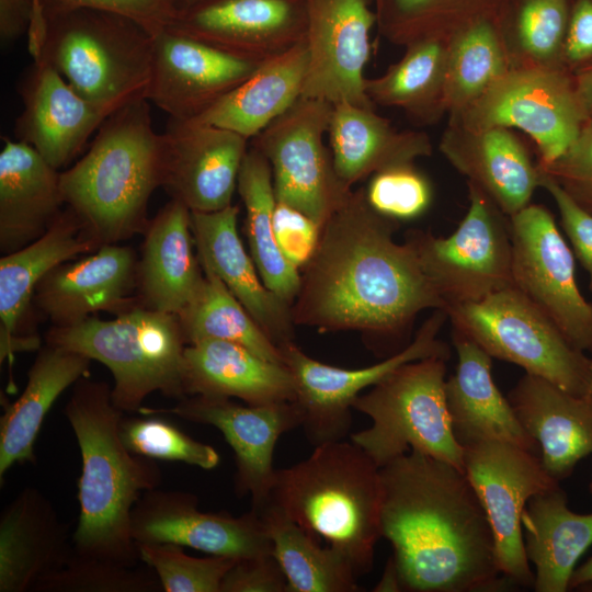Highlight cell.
Returning a JSON list of instances; mask_svg holds the SVG:
<instances>
[{
    "mask_svg": "<svg viewBox=\"0 0 592 592\" xmlns=\"http://www.w3.org/2000/svg\"><path fill=\"white\" fill-rule=\"evenodd\" d=\"M255 510L288 583V592H355L357 574L349 559L306 532L280 508L266 501Z\"/></svg>",
    "mask_w": 592,
    "mask_h": 592,
    "instance_id": "obj_38",
    "label": "cell"
},
{
    "mask_svg": "<svg viewBox=\"0 0 592 592\" xmlns=\"http://www.w3.org/2000/svg\"><path fill=\"white\" fill-rule=\"evenodd\" d=\"M592 584V557L576 568L569 582V590H583Z\"/></svg>",
    "mask_w": 592,
    "mask_h": 592,
    "instance_id": "obj_57",
    "label": "cell"
},
{
    "mask_svg": "<svg viewBox=\"0 0 592 592\" xmlns=\"http://www.w3.org/2000/svg\"><path fill=\"white\" fill-rule=\"evenodd\" d=\"M220 592H288L287 579L272 553L237 559Z\"/></svg>",
    "mask_w": 592,
    "mask_h": 592,
    "instance_id": "obj_52",
    "label": "cell"
},
{
    "mask_svg": "<svg viewBox=\"0 0 592 592\" xmlns=\"http://www.w3.org/2000/svg\"><path fill=\"white\" fill-rule=\"evenodd\" d=\"M19 93L23 111L15 122L16 139L32 146L57 170L78 156L110 116L43 61L33 60Z\"/></svg>",
    "mask_w": 592,
    "mask_h": 592,
    "instance_id": "obj_23",
    "label": "cell"
},
{
    "mask_svg": "<svg viewBox=\"0 0 592 592\" xmlns=\"http://www.w3.org/2000/svg\"><path fill=\"white\" fill-rule=\"evenodd\" d=\"M170 1L175 8L177 12H180L204 0H170Z\"/></svg>",
    "mask_w": 592,
    "mask_h": 592,
    "instance_id": "obj_58",
    "label": "cell"
},
{
    "mask_svg": "<svg viewBox=\"0 0 592 592\" xmlns=\"http://www.w3.org/2000/svg\"><path fill=\"white\" fill-rule=\"evenodd\" d=\"M467 187L468 210L448 237L420 229L405 236L445 311L514 286L510 218L475 183Z\"/></svg>",
    "mask_w": 592,
    "mask_h": 592,
    "instance_id": "obj_10",
    "label": "cell"
},
{
    "mask_svg": "<svg viewBox=\"0 0 592 592\" xmlns=\"http://www.w3.org/2000/svg\"><path fill=\"white\" fill-rule=\"evenodd\" d=\"M163 189L192 212H216L232 205L249 139L197 121L171 119L163 133Z\"/></svg>",
    "mask_w": 592,
    "mask_h": 592,
    "instance_id": "obj_21",
    "label": "cell"
},
{
    "mask_svg": "<svg viewBox=\"0 0 592 592\" xmlns=\"http://www.w3.org/2000/svg\"><path fill=\"white\" fill-rule=\"evenodd\" d=\"M164 177L163 134L144 98L104 119L87 152L60 172V186L66 206L103 246L145 231L148 202Z\"/></svg>",
    "mask_w": 592,
    "mask_h": 592,
    "instance_id": "obj_4",
    "label": "cell"
},
{
    "mask_svg": "<svg viewBox=\"0 0 592 592\" xmlns=\"http://www.w3.org/2000/svg\"><path fill=\"white\" fill-rule=\"evenodd\" d=\"M458 363L445 382V398L453 435L463 447L502 441L540 456L538 444L525 432L513 408L497 387L492 357L471 338L453 328Z\"/></svg>",
    "mask_w": 592,
    "mask_h": 592,
    "instance_id": "obj_26",
    "label": "cell"
},
{
    "mask_svg": "<svg viewBox=\"0 0 592 592\" xmlns=\"http://www.w3.org/2000/svg\"><path fill=\"white\" fill-rule=\"evenodd\" d=\"M183 383L186 397L238 398L252 406L296 399L294 378L285 364L267 361L240 344L223 340L186 345Z\"/></svg>",
    "mask_w": 592,
    "mask_h": 592,
    "instance_id": "obj_30",
    "label": "cell"
},
{
    "mask_svg": "<svg viewBox=\"0 0 592 592\" xmlns=\"http://www.w3.org/2000/svg\"><path fill=\"white\" fill-rule=\"evenodd\" d=\"M267 501L342 553L357 577L371 572L382 537V486L379 468L358 445L322 443L306 459L276 469Z\"/></svg>",
    "mask_w": 592,
    "mask_h": 592,
    "instance_id": "obj_5",
    "label": "cell"
},
{
    "mask_svg": "<svg viewBox=\"0 0 592 592\" xmlns=\"http://www.w3.org/2000/svg\"><path fill=\"white\" fill-rule=\"evenodd\" d=\"M45 340L105 365L114 379L112 400L124 413L138 412L155 391L186 397L187 344L177 315L136 306L110 320L91 316L73 326H52Z\"/></svg>",
    "mask_w": 592,
    "mask_h": 592,
    "instance_id": "obj_7",
    "label": "cell"
},
{
    "mask_svg": "<svg viewBox=\"0 0 592 592\" xmlns=\"http://www.w3.org/2000/svg\"><path fill=\"white\" fill-rule=\"evenodd\" d=\"M64 205L59 170L29 144L5 139L0 152L2 255L43 236Z\"/></svg>",
    "mask_w": 592,
    "mask_h": 592,
    "instance_id": "obj_32",
    "label": "cell"
},
{
    "mask_svg": "<svg viewBox=\"0 0 592 592\" xmlns=\"http://www.w3.org/2000/svg\"><path fill=\"white\" fill-rule=\"evenodd\" d=\"M260 64L167 26L153 35L147 100L171 119H194L249 78Z\"/></svg>",
    "mask_w": 592,
    "mask_h": 592,
    "instance_id": "obj_19",
    "label": "cell"
},
{
    "mask_svg": "<svg viewBox=\"0 0 592 592\" xmlns=\"http://www.w3.org/2000/svg\"><path fill=\"white\" fill-rule=\"evenodd\" d=\"M335 173L349 189L385 169L430 157L433 146L422 130H398L375 112L348 102L332 104L328 128Z\"/></svg>",
    "mask_w": 592,
    "mask_h": 592,
    "instance_id": "obj_33",
    "label": "cell"
},
{
    "mask_svg": "<svg viewBox=\"0 0 592 592\" xmlns=\"http://www.w3.org/2000/svg\"><path fill=\"white\" fill-rule=\"evenodd\" d=\"M72 553V535L53 503L26 487L0 515V592H27L60 569Z\"/></svg>",
    "mask_w": 592,
    "mask_h": 592,
    "instance_id": "obj_28",
    "label": "cell"
},
{
    "mask_svg": "<svg viewBox=\"0 0 592 592\" xmlns=\"http://www.w3.org/2000/svg\"><path fill=\"white\" fill-rule=\"evenodd\" d=\"M538 170L550 178L581 208L592 214V115L569 148Z\"/></svg>",
    "mask_w": 592,
    "mask_h": 592,
    "instance_id": "obj_48",
    "label": "cell"
},
{
    "mask_svg": "<svg viewBox=\"0 0 592 592\" xmlns=\"http://www.w3.org/2000/svg\"><path fill=\"white\" fill-rule=\"evenodd\" d=\"M308 67L305 41L262 61L243 82L193 121L253 138L300 96Z\"/></svg>",
    "mask_w": 592,
    "mask_h": 592,
    "instance_id": "obj_36",
    "label": "cell"
},
{
    "mask_svg": "<svg viewBox=\"0 0 592 592\" xmlns=\"http://www.w3.org/2000/svg\"><path fill=\"white\" fill-rule=\"evenodd\" d=\"M307 0H204L177 13L172 30L262 62L305 41Z\"/></svg>",
    "mask_w": 592,
    "mask_h": 592,
    "instance_id": "obj_20",
    "label": "cell"
},
{
    "mask_svg": "<svg viewBox=\"0 0 592 592\" xmlns=\"http://www.w3.org/2000/svg\"><path fill=\"white\" fill-rule=\"evenodd\" d=\"M119 433L130 452L155 460L182 462L205 470L216 468L220 462L212 445L157 417L123 415Z\"/></svg>",
    "mask_w": 592,
    "mask_h": 592,
    "instance_id": "obj_44",
    "label": "cell"
},
{
    "mask_svg": "<svg viewBox=\"0 0 592 592\" xmlns=\"http://www.w3.org/2000/svg\"><path fill=\"white\" fill-rule=\"evenodd\" d=\"M238 205L216 212H192L191 228L202 267L212 271L281 349L295 341L291 306L261 280L239 234Z\"/></svg>",
    "mask_w": 592,
    "mask_h": 592,
    "instance_id": "obj_24",
    "label": "cell"
},
{
    "mask_svg": "<svg viewBox=\"0 0 592 592\" xmlns=\"http://www.w3.org/2000/svg\"><path fill=\"white\" fill-rule=\"evenodd\" d=\"M237 191L246 209L244 230L250 255L264 285L289 306L300 287V272L281 252L273 229L276 197L266 158L250 146L242 161Z\"/></svg>",
    "mask_w": 592,
    "mask_h": 592,
    "instance_id": "obj_39",
    "label": "cell"
},
{
    "mask_svg": "<svg viewBox=\"0 0 592 592\" xmlns=\"http://www.w3.org/2000/svg\"><path fill=\"white\" fill-rule=\"evenodd\" d=\"M137 298L146 308L179 315L204 276L191 228V210L171 198L145 229Z\"/></svg>",
    "mask_w": 592,
    "mask_h": 592,
    "instance_id": "obj_29",
    "label": "cell"
},
{
    "mask_svg": "<svg viewBox=\"0 0 592 592\" xmlns=\"http://www.w3.org/2000/svg\"><path fill=\"white\" fill-rule=\"evenodd\" d=\"M132 536L136 544L169 543L234 559L272 553L255 510L240 516L203 512L195 494L159 487L144 492L134 505Z\"/></svg>",
    "mask_w": 592,
    "mask_h": 592,
    "instance_id": "obj_18",
    "label": "cell"
},
{
    "mask_svg": "<svg viewBox=\"0 0 592 592\" xmlns=\"http://www.w3.org/2000/svg\"><path fill=\"white\" fill-rule=\"evenodd\" d=\"M508 400L525 432L538 444L546 471L557 481L592 454V392L577 396L525 373Z\"/></svg>",
    "mask_w": 592,
    "mask_h": 592,
    "instance_id": "obj_27",
    "label": "cell"
},
{
    "mask_svg": "<svg viewBox=\"0 0 592 592\" xmlns=\"http://www.w3.org/2000/svg\"><path fill=\"white\" fill-rule=\"evenodd\" d=\"M26 35L33 60L49 65L110 115L147 99L153 34L137 21L95 9L45 16L34 4Z\"/></svg>",
    "mask_w": 592,
    "mask_h": 592,
    "instance_id": "obj_6",
    "label": "cell"
},
{
    "mask_svg": "<svg viewBox=\"0 0 592 592\" xmlns=\"http://www.w3.org/2000/svg\"><path fill=\"white\" fill-rule=\"evenodd\" d=\"M439 149L509 217L527 206L539 187L537 162L511 128L447 124Z\"/></svg>",
    "mask_w": 592,
    "mask_h": 592,
    "instance_id": "obj_25",
    "label": "cell"
},
{
    "mask_svg": "<svg viewBox=\"0 0 592 592\" xmlns=\"http://www.w3.org/2000/svg\"><path fill=\"white\" fill-rule=\"evenodd\" d=\"M405 48L382 76L365 78L364 91L375 105L400 109L415 125H433L446 115L448 44L424 39Z\"/></svg>",
    "mask_w": 592,
    "mask_h": 592,
    "instance_id": "obj_37",
    "label": "cell"
},
{
    "mask_svg": "<svg viewBox=\"0 0 592 592\" xmlns=\"http://www.w3.org/2000/svg\"><path fill=\"white\" fill-rule=\"evenodd\" d=\"M45 16L78 9H95L130 18L153 35L169 26L177 16L170 0H34Z\"/></svg>",
    "mask_w": 592,
    "mask_h": 592,
    "instance_id": "obj_49",
    "label": "cell"
},
{
    "mask_svg": "<svg viewBox=\"0 0 592 592\" xmlns=\"http://www.w3.org/2000/svg\"><path fill=\"white\" fill-rule=\"evenodd\" d=\"M203 281L178 319L186 341L223 340L240 344L259 356L280 364V348L260 328L219 277L204 269Z\"/></svg>",
    "mask_w": 592,
    "mask_h": 592,
    "instance_id": "obj_41",
    "label": "cell"
},
{
    "mask_svg": "<svg viewBox=\"0 0 592 592\" xmlns=\"http://www.w3.org/2000/svg\"><path fill=\"white\" fill-rule=\"evenodd\" d=\"M582 591H592V584L591 585H588L585 587Z\"/></svg>",
    "mask_w": 592,
    "mask_h": 592,
    "instance_id": "obj_59",
    "label": "cell"
},
{
    "mask_svg": "<svg viewBox=\"0 0 592 592\" xmlns=\"http://www.w3.org/2000/svg\"><path fill=\"white\" fill-rule=\"evenodd\" d=\"M446 319L445 310L435 309L402 350L362 368L325 364L307 355L295 342L281 348L294 378L295 401L303 413L301 426L310 443L317 446L344 440L351 428L354 400L399 366L433 356L447 361L449 346L437 338Z\"/></svg>",
    "mask_w": 592,
    "mask_h": 592,
    "instance_id": "obj_13",
    "label": "cell"
},
{
    "mask_svg": "<svg viewBox=\"0 0 592 592\" xmlns=\"http://www.w3.org/2000/svg\"><path fill=\"white\" fill-rule=\"evenodd\" d=\"M509 218L514 286L572 345L592 353V303L578 287L573 253L554 215L544 205L530 203Z\"/></svg>",
    "mask_w": 592,
    "mask_h": 592,
    "instance_id": "obj_14",
    "label": "cell"
},
{
    "mask_svg": "<svg viewBox=\"0 0 592 592\" xmlns=\"http://www.w3.org/2000/svg\"><path fill=\"white\" fill-rule=\"evenodd\" d=\"M364 192L376 212L399 223L421 217L433 201L431 181L414 163L373 174Z\"/></svg>",
    "mask_w": 592,
    "mask_h": 592,
    "instance_id": "obj_47",
    "label": "cell"
},
{
    "mask_svg": "<svg viewBox=\"0 0 592 592\" xmlns=\"http://www.w3.org/2000/svg\"><path fill=\"white\" fill-rule=\"evenodd\" d=\"M332 104L300 96L250 139L270 163L276 202L321 226L352 190L338 178L325 145Z\"/></svg>",
    "mask_w": 592,
    "mask_h": 592,
    "instance_id": "obj_12",
    "label": "cell"
},
{
    "mask_svg": "<svg viewBox=\"0 0 592 592\" xmlns=\"http://www.w3.org/2000/svg\"><path fill=\"white\" fill-rule=\"evenodd\" d=\"M447 44L445 105L447 117L453 118L474 104L510 64L500 26L492 21L470 25Z\"/></svg>",
    "mask_w": 592,
    "mask_h": 592,
    "instance_id": "obj_42",
    "label": "cell"
},
{
    "mask_svg": "<svg viewBox=\"0 0 592 592\" xmlns=\"http://www.w3.org/2000/svg\"><path fill=\"white\" fill-rule=\"evenodd\" d=\"M136 567L80 558L71 553L58 570L41 579L33 592H159L156 573Z\"/></svg>",
    "mask_w": 592,
    "mask_h": 592,
    "instance_id": "obj_45",
    "label": "cell"
},
{
    "mask_svg": "<svg viewBox=\"0 0 592 592\" xmlns=\"http://www.w3.org/2000/svg\"><path fill=\"white\" fill-rule=\"evenodd\" d=\"M539 187L554 198L563 231L573 248L574 255L588 272L592 292V214L574 203L550 178L539 171Z\"/></svg>",
    "mask_w": 592,
    "mask_h": 592,
    "instance_id": "obj_51",
    "label": "cell"
},
{
    "mask_svg": "<svg viewBox=\"0 0 592 592\" xmlns=\"http://www.w3.org/2000/svg\"><path fill=\"white\" fill-rule=\"evenodd\" d=\"M91 361L47 343L38 349L24 390L5 405L0 419V485L14 465L35 462L34 444L46 414L68 387L89 376Z\"/></svg>",
    "mask_w": 592,
    "mask_h": 592,
    "instance_id": "obj_34",
    "label": "cell"
},
{
    "mask_svg": "<svg viewBox=\"0 0 592 592\" xmlns=\"http://www.w3.org/2000/svg\"><path fill=\"white\" fill-rule=\"evenodd\" d=\"M569 14V0H509L499 26L510 68L562 67Z\"/></svg>",
    "mask_w": 592,
    "mask_h": 592,
    "instance_id": "obj_43",
    "label": "cell"
},
{
    "mask_svg": "<svg viewBox=\"0 0 592 592\" xmlns=\"http://www.w3.org/2000/svg\"><path fill=\"white\" fill-rule=\"evenodd\" d=\"M446 360L408 362L361 394L353 409L372 420L351 441L377 465L415 451L464 470L463 448L453 435L445 398Z\"/></svg>",
    "mask_w": 592,
    "mask_h": 592,
    "instance_id": "obj_8",
    "label": "cell"
},
{
    "mask_svg": "<svg viewBox=\"0 0 592 592\" xmlns=\"http://www.w3.org/2000/svg\"><path fill=\"white\" fill-rule=\"evenodd\" d=\"M522 530L526 557L535 567L534 591H568L578 560L592 545V513L571 511L559 485L527 501Z\"/></svg>",
    "mask_w": 592,
    "mask_h": 592,
    "instance_id": "obj_35",
    "label": "cell"
},
{
    "mask_svg": "<svg viewBox=\"0 0 592 592\" xmlns=\"http://www.w3.org/2000/svg\"><path fill=\"white\" fill-rule=\"evenodd\" d=\"M33 8V0H0V39L3 44L27 34Z\"/></svg>",
    "mask_w": 592,
    "mask_h": 592,
    "instance_id": "obj_54",
    "label": "cell"
},
{
    "mask_svg": "<svg viewBox=\"0 0 592 592\" xmlns=\"http://www.w3.org/2000/svg\"><path fill=\"white\" fill-rule=\"evenodd\" d=\"M374 591H377V592L402 591L399 574H398L392 557L388 559L384 573L379 582L375 585Z\"/></svg>",
    "mask_w": 592,
    "mask_h": 592,
    "instance_id": "obj_56",
    "label": "cell"
},
{
    "mask_svg": "<svg viewBox=\"0 0 592 592\" xmlns=\"http://www.w3.org/2000/svg\"><path fill=\"white\" fill-rule=\"evenodd\" d=\"M574 82L581 101L592 115V62L573 73Z\"/></svg>",
    "mask_w": 592,
    "mask_h": 592,
    "instance_id": "obj_55",
    "label": "cell"
},
{
    "mask_svg": "<svg viewBox=\"0 0 592 592\" xmlns=\"http://www.w3.org/2000/svg\"><path fill=\"white\" fill-rule=\"evenodd\" d=\"M509 0H375L377 24L390 43L424 39L448 43L481 21L499 24Z\"/></svg>",
    "mask_w": 592,
    "mask_h": 592,
    "instance_id": "obj_40",
    "label": "cell"
},
{
    "mask_svg": "<svg viewBox=\"0 0 592 592\" xmlns=\"http://www.w3.org/2000/svg\"><path fill=\"white\" fill-rule=\"evenodd\" d=\"M124 414L105 382L87 376L73 385L65 407L81 455L72 554L136 567L140 559L132 536L133 508L144 492L161 485L162 471L155 459L126 447L119 433Z\"/></svg>",
    "mask_w": 592,
    "mask_h": 592,
    "instance_id": "obj_3",
    "label": "cell"
},
{
    "mask_svg": "<svg viewBox=\"0 0 592 592\" xmlns=\"http://www.w3.org/2000/svg\"><path fill=\"white\" fill-rule=\"evenodd\" d=\"M463 466L492 527L502 574L514 585L533 588L522 516L533 496L560 482L546 471L538 455L502 441L463 447Z\"/></svg>",
    "mask_w": 592,
    "mask_h": 592,
    "instance_id": "obj_15",
    "label": "cell"
},
{
    "mask_svg": "<svg viewBox=\"0 0 592 592\" xmlns=\"http://www.w3.org/2000/svg\"><path fill=\"white\" fill-rule=\"evenodd\" d=\"M273 229L283 255L300 270L316 249L320 226L299 210L276 202Z\"/></svg>",
    "mask_w": 592,
    "mask_h": 592,
    "instance_id": "obj_50",
    "label": "cell"
},
{
    "mask_svg": "<svg viewBox=\"0 0 592 592\" xmlns=\"http://www.w3.org/2000/svg\"><path fill=\"white\" fill-rule=\"evenodd\" d=\"M589 492L592 494V481L589 483Z\"/></svg>",
    "mask_w": 592,
    "mask_h": 592,
    "instance_id": "obj_60",
    "label": "cell"
},
{
    "mask_svg": "<svg viewBox=\"0 0 592 592\" xmlns=\"http://www.w3.org/2000/svg\"><path fill=\"white\" fill-rule=\"evenodd\" d=\"M589 117L573 73L562 67H521L510 68L447 124L517 128L535 143L537 162L549 163L569 148Z\"/></svg>",
    "mask_w": 592,
    "mask_h": 592,
    "instance_id": "obj_11",
    "label": "cell"
},
{
    "mask_svg": "<svg viewBox=\"0 0 592 592\" xmlns=\"http://www.w3.org/2000/svg\"><path fill=\"white\" fill-rule=\"evenodd\" d=\"M379 476L382 537L392 547L402 591L494 592L512 584L464 470L410 451Z\"/></svg>",
    "mask_w": 592,
    "mask_h": 592,
    "instance_id": "obj_2",
    "label": "cell"
},
{
    "mask_svg": "<svg viewBox=\"0 0 592 592\" xmlns=\"http://www.w3.org/2000/svg\"><path fill=\"white\" fill-rule=\"evenodd\" d=\"M140 561L157 574L163 592H220L223 579L237 559L209 555L193 557L182 546L137 543Z\"/></svg>",
    "mask_w": 592,
    "mask_h": 592,
    "instance_id": "obj_46",
    "label": "cell"
},
{
    "mask_svg": "<svg viewBox=\"0 0 592 592\" xmlns=\"http://www.w3.org/2000/svg\"><path fill=\"white\" fill-rule=\"evenodd\" d=\"M308 67L301 96L375 109L364 91L371 31L368 0H307Z\"/></svg>",
    "mask_w": 592,
    "mask_h": 592,
    "instance_id": "obj_17",
    "label": "cell"
},
{
    "mask_svg": "<svg viewBox=\"0 0 592 592\" xmlns=\"http://www.w3.org/2000/svg\"><path fill=\"white\" fill-rule=\"evenodd\" d=\"M137 269L130 247L106 243L53 269L38 283L32 303L55 327L77 325L99 311L117 316L141 306Z\"/></svg>",
    "mask_w": 592,
    "mask_h": 592,
    "instance_id": "obj_22",
    "label": "cell"
},
{
    "mask_svg": "<svg viewBox=\"0 0 592 592\" xmlns=\"http://www.w3.org/2000/svg\"><path fill=\"white\" fill-rule=\"evenodd\" d=\"M592 62V0H576L570 5L561 64L574 73Z\"/></svg>",
    "mask_w": 592,
    "mask_h": 592,
    "instance_id": "obj_53",
    "label": "cell"
},
{
    "mask_svg": "<svg viewBox=\"0 0 592 592\" xmlns=\"http://www.w3.org/2000/svg\"><path fill=\"white\" fill-rule=\"evenodd\" d=\"M399 226L369 205L364 187L351 190L321 226L316 249L299 270L291 306L295 326L396 339L421 311L445 310L411 243L395 241Z\"/></svg>",
    "mask_w": 592,
    "mask_h": 592,
    "instance_id": "obj_1",
    "label": "cell"
},
{
    "mask_svg": "<svg viewBox=\"0 0 592 592\" xmlns=\"http://www.w3.org/2000/svg\"><path fill=\"white\" fill-rule=\"evenodd\" d=\"M141 414H172L183 420L215 426L235 454V492L250 496L252 508L263 505L270 496L275 470L273 453L284 433L301 426L298 403L280 401L267 405H240L226 397L194 395L173 406H143Z\"/></svg>",
    "mask_w": 592,
    "mask_h": 592,
    "instance_id": "obj_16",
    "label": "cell"
},
{
    "mask_svg": "<svg viewBox=\"0 0 592 592\" xmlns=\"http://www.w3.org/2000/svg\"><path fill=\"white\" fill-rule=\"evenodd\" d=\"M101 247L84 223L66 206L46 232L0 259V358L8 360L38 283L57 265Z\"/></svg>",
    "mask_w": 592,
    "mask_h": 592,
    "instance_id": "obj_31",
    "label": "cell"
},
{
    "mask_svg": "<svg viewBox=\"0 0 592 592\" xmlns=\"http://www.w3.org/2000/svg\"><path fill=\"white\" fill-rule=\"evenodd\" d=\"M452 327L492 358L510 362L570 394L592 392V357L515 286L446 310Z\"/></svg>",
    "mask_w": 592,
    "mask_h": 592,
    "instance_id": "obj_9",
    "label": "cell"
}]
</instances>
